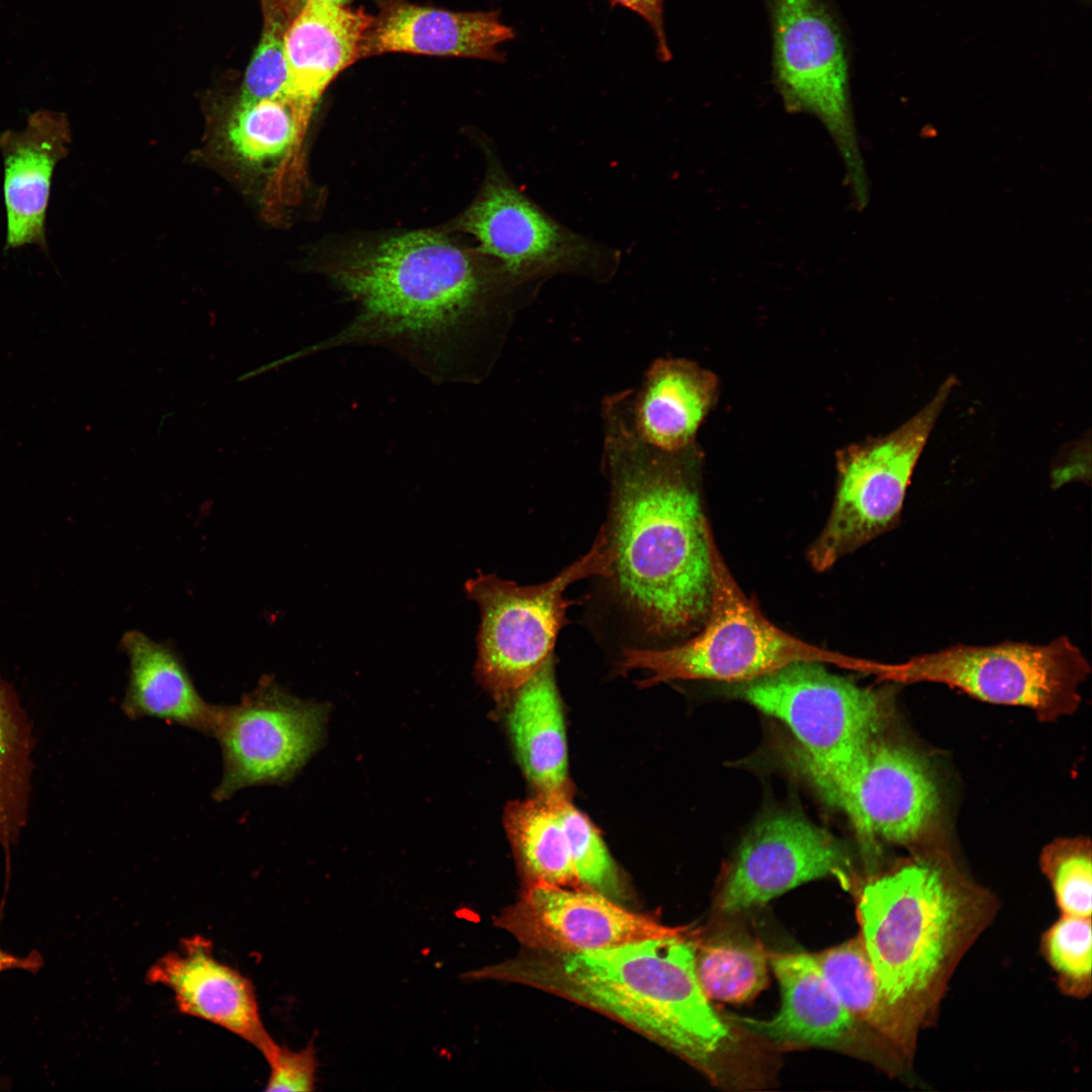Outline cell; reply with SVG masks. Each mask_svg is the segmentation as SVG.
Segmentation results:
<instances>
[{
	"mask_svg": "<svg viewBox=\"0 0 1092 1092\" xmlns=\"http://www.w3.org/2000/svg\"><path fill=\"white\" fill-rule=\"evenodd\" d=\"M812 956L848 1012L898 1056L907 1058L912 1050L884 999L860 937Z\"/></svg>",
	"mask_w": 1092,
	"mask_h": 1092,
	"instance_id": "4316f807",
	"label": "cell"
},
{
	"mask_svg": "<svg viewBox=\"0 0 1092 1092\" xmlns=\"http://www.w3.org/2000/svg\"><path fill=\"white\" fill-rule=\"evenodd\" d=\"M372 20L363 9L305 1L284 32L287 84L283 96L313 107L335 77L360 59Z\"/></svg>",
	"mask_w": 1092,
	"mask_h": 1092,
	"instance_id": "44dd1931",
	"label": "cell"
},
{
	"mask_svg": "<svg viewBox=\"0 0 1092 1092\" xmlns=\"http://www.w3.org/2000/svg\"><path fill=\"white\" fill-rule=\"evenodd\" d=\"M480 191L456 229L495 260L519 283L539 290L554 276L572 275L605 283L619 270L621 252L563 224L518 186L491 160Z\"/></svg>",
	"mask_w": 1092,
	"mask_h": 1092,
	"instance_id": "30bf717a",
	"label": "cell"
},
{
	"mask_svg": "<svg viewBox=\"0 0 1092 1092\" xmlns=\"http://www.w3.org/2000/svg\"><path fill=\"white\" fill-rule=\"evenodd\" d=\"M519 762L537 797L571 801L564 718L551 654L503 705Z\"/></svg>",
	"mask_w": 1092,
	"mask_h": 1092,
	"instance_id": "7402d4cb",
	"label": "cell"
},
{
	"mask_svg": "<svg viewBox=\"0 0 1092 1092\" xmlns=\"http://www.w3.org/2000/svg\"><path fill=\"white\" fill-rule=\"evenodd\" d=\"M993 910L985 892L932 859L908 862L859 892V937L910 1048Z\"/></svg>",
	"mask_w": 1092,
	"mask_h": 1092,
	"instance_id": "277c9868",
	"label": "cell"
},
{
	"mask_svg": "<svg viewBox=\"0 0 1092 1092\" xmlns=\"http://www.w3.org/2000/svg\"><path fill=\"white\" fill-rule=\"evenodd\" d=\"M603 417L610 499L601 528L612 559L600 579L639 638L637 648L671 646L701 629L712 598L714 536L704 510L701 454L696 444L664 452L642 441L626 391L606 399Z\"/></svg>",
	"mask_w": 1092,
	"mask_h": 1092,
	"instance_id": "7a4b0ae2",
	"label": "cell"
},
{
	"mask_svg": "<svg viewBox=\"0 0 1092 1092\" xmlns=\"http://www.w3.org/2000/svg\"><path fill=\"white\" fill-rule=\"evenodd\" d=\"M696 973L709 1000L744 1003L768 984V956L742 929H724L697 946Z\"/></svg>",
	"mask_w": 1092,
	"mask_h": 1092,
	"instance_id": "83f0119b",
	"label": "cell"
},
{
	"mask_svg": "<svg viewBox=\"0 0 1092 1092\" xmlns=\"http://www.w3.org/2000/svg\"><path fill=\"white\" fill-rule=\"evenodd\" d=\"M711 558L712 598L701 629L667 647L623 648L622 669L650 672L638 684L641 688L673 679L740 682L798 661L859 665L856 659L794 637L765 618L731 575L714 537Z\"/></svg>",
	"mask_w": 1092,
	"mask_h": 1092,
	"instance_id": "5b68a950",
	"label": "cell"
},
{
	"mask_svg": "<svg viewBox=\"0 0 1092 1092\" xmlns=\"http://www.w3.org/2000/svg\"><path fill=\"white\" fill-rule=\"evenodd\" d=\"M515 30L496 11L456 12L404 0H381L365 33L360 58L386 53L461 57L503 62L498 46Z\"/></svg>",
	"mask_w": 1092,
	"mask_h": 1092,
	"instance_id": "ac0fdd59",
	"label": "cell"
},
{
	"mask_svg": "<svg viewBox=\"0 0 1092 1092\" xmlns=\"http://www.w3.org/2000/svg\"><path fill=\"white\" fill-rule=\"evenodd\" d=\"M559 812L579 887L620 902L625 882L597 828L571 802L561 805Z\"/></svg>",
	"mask_w": 1092,
	"mask_h": 1092,
	"instance_id": "f1b7e54d",
	"label": "cell"
},
{
	"mask_svg": "<svg viewBox=\"0 0 1092 1092\" xmlns=\"http://www.w3.org/2000/svg\"><path fill=\"white\" fill-rule=\"evenodd\" d=\"M324 714L323 705L291 696L267 676L239 703L219 705L212 737L223 770L212 798L222 802L240 790L290 779L315 749Z\"/></svg>",
	"mask_w": 1092,
	"mask_h": 1092,
	"instance_id": "7c38bea8",
	"label": "cell"
},
{
	"mask_svg": "<svg viewBox=\"0 0 1092 1092\" xmlns=\"http://www.w3.org/2000/svg\"><path fill=\"white\" fill-rule=\"evenodd\" d=\"M1040 867L1049 879L1062 914L1091 917V844L1084 837L1060 838L1048 844Z\"/></svg>",
	"mask_w": 1092,
	"mask_h": 1092,
	"instance_id": "f546056e",
	"label": "cell"
},
{
	"mask_svg": "<svg viewBox=\"0 0 1092 1092\" xmlns=\"http://www.w3.org/2000/svg\"><path fill=\"white\" fill-rule=\"evenodd\" d=\"M43 958L37 950L20 957L0 948V974L9 970H22L35 974L43 967Z\"/></svg>",
	"mask_w": 1092,
	"mask_h": 1092,
	"instance_id": "e575fe53",
	"label": "cell"
},
{
	"mask_svg": "<svg viewBox=\"0 0 1092 1092\" xmlns=\"http://www.w3.org/2000/svg\"><path fill=\"white\" fill-rule=\"evenodd\" d=\"M121 646L128 658L121 701L127 718H155L212 737L219 705L201 697L176 652L140 631L125 633Z\"/></svg>",
	"mask_w": 1092,
	"mask_h": 1092,
	"instance_id": "603a6c76",
	"label": "cell"
},
{
	"mask_svg": "<svg viewBox=\"0 0 1092 1092\" xmlns=\"http://www.w3.org/2000/svg\"><path fill=\"white\" fill-rule=\"evenodd\" d=\"M264 1058L270 1068L266 1091L314 1090L317 1070L314 1037L300 1051L276 1042Z\"/></svg>",
	"mask_w": 1092,
	"mask_h": 1092,
	"instance_id": "d6a6232c",
	"label": "cell"
},
{
	"mask_svg": "<svg viewBox=\"0 0 1092 1092\" xmlns=\"http://www.w3.org/2000/svg\"><path fill=\"white\" fill-rule=\"evenodd\" d=\"M689 932L575 953L527 949L461 978L522 984L604 1013L714 1079L734 1037L702 990Z\"/></svg>",
	"mask_w": 1092,
	"mask_h": 1092,
	"instance_id": "3957f363",
	"label": "cell"
},
{
	"mask_svg": "<svg viewBox=\"0 0 1092 1092\" xmlns=\"http://www.w3.org/2000/svg\"><path fill=\"white\" fill-rule=\"evenodd\" d=\"M559 807L536 796L512 802L505 811L507 833L527 886L580 888Z\"/></svg>",
	"mask_w": 1092,
	"mask_h": 1092,
	"instance_id": "484cf974",
	"label": "cell"
},
{
	"mask_svg": "<svg viewBox=\"0 0 1092 1092\" xmlns=\"http://www.w3.org/2000/svg\"><path fill=\"white\" fill-rule=\"evenodd\" d=\"M719 395L717 375L685 358H660L637 391L629 390V416L638 437L664 452L695 445L696 434Z\"/></svg>",
	"mask_w": 1092,
	"mask_h": 1092,
	"instance_id": "ffe728a7",
	"label": "cell"
},
{
	"mask_svg": "<svg viewBox=\"0 0 1092 1092\" xmlns=\"http://www.w3.org/2000/svg\"><path fill=\"white\" fill-rule=\"evenodd\" d=\"M823 796L847 814L862 836L903 845L922 836L940 803L922 756L880 735Z\"/></svg>",
	"mask_w": 1092,
	"mask_h": 1092,
	"instance_id": "4fadbf2b",
	"label": "cell"
},
{
	"mask_svg": "<svg viewBox=\"0 0 1092 1092\" xmlns=\"http://www.w3.org/2000/svg\"><path fill=\"white\" fill-rule=\"evenodd\" d=\"M1042 953L1067 995L1083 998L1092 987L1091 917L1062 914L1042 935Z\"/></svg>",
	"mask_w": 1092,
	"mask_h": 1092,
	"instance_id": "4dcf8cb0",
	"label": "cell"
},
{
	"mask_svg": "<svg viewBox=\"0 0 1092 1092\" xmlns=\"http://www.w3.org/2000/svg\"><path fill=\"white\" fill-rule=\"evenodd\" d=\"M284 32L276 20L266 26L247 68L239 104L283 96L287 84Z\"/></svg>",
	"mask_w": 1092,
	"mask_h": 1092,
	"instance_id": "1f68e13d",
	"label": "cell"
},
{
	"mask_svg": "<svg viewBox=\"0 0 1092 1092\" xmlns=\"http://www.w3.org/2000/svg\"><path fill=\"white\" fill-rule=\"evenodd\" d=\"M312 108L287 96L238 103L220 129L223 148L242 167L264 170L290 152Z\"/></svg>",
	"mask_w": 1092,
	"mask_h": 1092,
	"instance_id": "d4e9b609",
	"label": "cell"
},
{
	"mask_svg": "<svg viewBox=\"0 0 1092 1092\" xmlns=\"http://www.w3.org/2000/svg\"><path fill=\"white\" fill-rule=\"evenodd\" d=\"M70 124L66 114L38 110L22 130L0 134L3 157V196L6 210L5 250L36 245L48 250L46 217L53 173L69 152Z\"/></svg>",
	"mask_w": 1092,
	"mask_h": 1092,
	"instance_id": "d6986e66",
	"label": "cell"
},
{
	"mask_svg": "<svg viewBox=\"0 0 1092 1092\" xmlns=\"http://www.w3.org/2000/svg\"><path fill=\"white\" fill-rule=\"evenodd\" d=\"M493 924L527 949L571 953L659 937L678 928L630 911L600 893L547 884L527 886Z\"/></svg>",
	"mask_w": 1092,
	"mask_h": 1092,
	"instance_id": "9a60e30c",
	"label": "cell"
},
{
	"mask_svg": "<svg viewBox=\"0 0 1092 1092\" xmlns=\"http://www.w3.org/2000/svg\"><path fill=\"white\" fill-rule=\"evenodd\" d=\"M875 672L898 682L945 685L985 702L1030 708L1048 719L1076 709L1090 666L1064 636L1045 644H957L898 664L877 663Z\"/></svg>",
	"mask_w": 1092,
	"mask_h": 1092,
	"instance_id": "9c48e42d",
	"label": "cell"
},
{
	"mask_svg": "<svg viewBox=\"0 0 1092 1092\" xmlns=\"http://www.w3.org/2000/svg\"><path fill=\"white\" fill-rule=\"evenodd\" d=\"M147 980L169 989L181 1013L230 1031L263 1057L276 1042L262 1021L252 982L217 960L202 936L182 939L152 965Z\"/></svg>",
	"mask_w": 1092,
	"mask_h": 1092,
	"instance_id": "2e32d148",
	"label": "cell"
},
{
	"mask_svg": "<svg viewBox=\"0 0 1092 1092\" xmlns=\"http://www.w3.org/2000/svg\"><path fill=\"white\" fill-rule=\"evenodd\" d=\"M329 274L357 311L314 351L380 346L444 383L483 379L515 312L537 293L478 249L473 253L433 231L352 250Z\"/></svg>",
	"mask_w": 1092,
	"mask_h": 1092,
	"instance_id": "6da1fadb",
	"label": "cell"
},
{
	"mask_svg": "<svg viewBox=\"0 0 1092 1092\" xmlns=\"http://www.w3.org/2000/svg\"><path fill=\"white\" fill-rule=\"evenodd\" d=\"M850 862L840 841L807 819L778 813L759 820L738 847L717 897L720 911L760 907L810 881L847 883Z\"/></svg>",
	"mask_w": 1092,
	"mask_h": 1092,
	"instance_id": "5bb4252c",
	"label": "cell"
},
{
	"mask_svg": "<svg viewBox=\"0 0 1092 1092\" xmlns=\"http://www.w3.org/2000/svg\"><path fill=\"white\" fill-rule=\"evenodd\" d=\"M305 1H307V0H305ZM316 1H325V2H331V3H336V4H345L348 0H316Z\"/></svg>",
	"mask_w": 1092,
	"mask_h": 1092,
	"instance_id": "d590c367",
	"label": "cell"
},
{
	"mask_svg": "<svg viewBox=\"0 0 1092 1092\" xmlns=\"http://www.w3.org/2000/svg\"><path fill=\"white\" fill-rule=\"evenodd\" d=\"M729 694L784 723L799 749L797 761L824 795L879 735L881 691L830 672L819 661H798L745 681Z\"/></svg>",
	"mask_w": 1092,
	"mask_h": 1092,
	"instance_id": "8992f818",
	"label": "cell"
},
{
	"mask_svg": "<svg viewBox=\"0 0 1092 1092\" xmlns=\"http://www.w3.org/2000/svg\"><path fill=\"white\" fill-rule=\"evenodd\" d=\"M612 553L600 528L590 549L552 579L520 585L494 574H478L465 584L480 609L476 675L491 696L506 701L552 654L560 630L568 624L567 610L576 604L567 588L588 577L609 573Z\"/></svg>",
	"mask_w": 1092,
	"mask_h": 1092,
	"instance_id": "52a82bcc",
	"label": "cell"
},
{
	"mask_svg": "<svg viewBox=\"0 0 1092 1092\" xmlns=\"http://www.w3.org/2000/svg\"><path fill=\"white\" fill-rule=\"evenodd\" d=\"M32 724L13 686L0 675V845L6 881L11 850L27 822L33 770Z\"/></svg>",
	"mask_w": 1092,
	"mask_h": 1092,
	"instance_id": "cb8c5ba5",
	"label": "cell"
},
{
	"mask_svg": "<svg viewBox=\"0 0 1092 1092\" xmlns=\"http://www.w3.org/2000/svg\"><path fill=\"white\" fill-rule=\"evenodd\" d=\"M610 3L623 6L641 16L650 26L656 40L657 58L665 63L671 60L664 27V0H609Z\"/></svg>",
	"mask_w": 1092,
	"mask_h": 1092,
	"instance_id": "836d02e7",
	"label": "cell"
},
{
	"mask_svg": "<svg viewBox=\"0 0 1092 1092\" xmlns=\"http://www.w3.org/2000/svg\"><path fill=\"white\" fill-rule=\"evenodd\" d=\"M772 76L789 111L817 117L833 139L859 204L868 185L852 117L846 41L826 0H767Z\"/></svg>",
	"mask_w": 1092,
	"mask_h": 1092,
	"instance_id": "8fae6325",
	"label": "cell"
},
{
	"mask_svg": "<svg viewBox=\"0 0 1092 1092\" xmlns=\"http://www.w3.org/2000/svg\"><path fill=\"white\" fill-rule=\"evenodd\" d=\"M956 383L950 375L923 408L893 432L836 452L832 508L807 553L815 570H828L898 524L916 464Z\"/></svg>",
	"mask_w": 1092,
	"mask_h": 1092,
	"instance_id": "ba28073f",
	"label": "cell"
},
{
	"mask_svg": "<svg viewBox=\"0 0 1092 1092\" xmlns=\"http://www.w3.org/2000/svg\"><path fill=\"white\" fill-rule=\"evenodd\" d=\"M768 961L782 993L779 1012L769 1019L732 1016L731 1021L784 1048L852 1049L867 1034L879 1038L844 1007L812 954L775 953Z\"/></svg>",
	"mask_w": 1092,
	"mask_h": 1092,
	"instance_id": "e0dca14e",
	"label": "cell"
}]
</instances>
